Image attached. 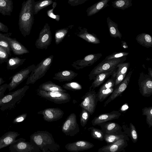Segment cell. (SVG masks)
Segmentation results:
<instances>
[{
  "label": "cell",
  "mask_w": 152,
  "mask_h": 152,
  "mask_svg": "<svg viewBox=\"0 0 152 152\" xmlns=\"http://www.w3.org/2000/svg\"><path fill=\"white\" fill-rule=\"evenodd\" d=\"M56 1L53 2L52 8L47 10V14L49 17L57 21H58L60 20V15H55L53 13V10L56 7Z\"/></svg>",
  "instance_id": "42"
},
{
  "label": "cell",
  "mask_w": 152,
  "mask_h": 152,
  "mask_svg": "<svg viewBox=\"0 0 152 152\" xmlns=\"http://www.w3.org/2000/svg\"><path fill=\"white\" fill-rule=\"evenodd\" d=\"M132 0H116L112 1L113 7L124 10L132 5Z\"/></svg>",
  "instance_id": "31"
},
{
  "label": "cell",
  "mask_w": 152,
  "mask_h": 152,
  "mask_svg": "<svg viewBox=\"0 0 152 152\" xmlns=\"http://www.w3.org/2000/svg\"><path fill=\"white\" fill-rule=\"evenodd\" d=\"M129 66V62H123L117 64L114 72L115 77L121 74H127Z\"/></svg>",
  "instance_id": "34"
},
{
  "label": "cell",
  "mask_w": 152,
  "mask_h": 152,
  "mask_svg": "<svg viewBox=\"0 0 152 152\" xmlns=\"http://www.w3.org/2000/svg\"><path fill=\"white\" fill-rule=\"evenodd\" d=\"M34 0L24 1L19 14L18 26L21 34L24 37L30 34L34 23Z\"/></svg>",
  "instance_id": "1"
},
{
  "label": "cell",
  "mask_w": 152,
  "mask_h": 152,
  "mask_svg": "<svg viewBox=\"0 0 152 152\" xmlns=\"http://www.w3.org/2000/svg\"><path fill=\"white\" fill-rule=\"evenodd\" d=\"M127 145L125 138L121 139L113 143L103 146L99 149L98 152H121Z\"/></svg>",
  "instance_id": "15"
},
{
  "label": "cell",
  "mask_w": 152,
  "mask_h": 152,
  "mask_svg": "<svg viewBox=\"0 0 152 152\" xmlns=\"http://www.w3.org/2000/svg\"><path fill=\"white\" fill-rule=\"evenodd\" d=\"M121 115V114L120 112L115 110L101 114L94 118L91 121L92 124L93 126L99 125L103 123L118 119Z\"/></svg>",
  "instance_id": "14"
},
{
  "label": "cell",
  "mask_w": 152,
  "mask_h": 152,
  "mask_svg": "<svg viewBox=\"0 0 152 152\" xmlns=\"http://www.w3.org/2000/svg\"><path fill=\"white\" fill-rule=\"evenodd\" d=\"M4 81L3 79L2 78L0 77V86H1V84L4 83Z\"/></svg>",
  "instance_id": "55"
},
{
  "label": "cell",
  "mask_w": 152,
  "mask_h": 152,
  "mask_svg": "<svg viewBox=\"0 0 152 152\" xmlns=\"http://www.w3.org/2000/svg\"><path fill=\"white\" fill-rule=\"evenodd\" d=\"M101 53L91 54L86 56L82 59L74 62L71 65L77 70L91 66L102 56Z\"/></svg>",
  "instance_id": "11"
},
{
  "label": "cell",
  "mask_w": 152,
  "mask_h": 152,
  "mask_svg": "<svg viewBox=\"0 0 152 152\" xmlns=\"http://www.w3.org/2000/svg\"><path fill=\"white\" fill-rule=\"evenodd\" d=\"M9 56L7 50L0 46V64L7 62Z\"/></svg>",
  "instance_id": "43"
},
{
  "label": "cell",
  "mask_w": 152,
  "mask_h": 152,
  "mask_svg": "<svg viewBox=\"0 0 152 152\" xmlns=\"http://www.w3.org/2000/svg\"><path fill=\"white\" fill-rule=\"evenodd\" d=\"M75 129H78L77 121L76 115L74 113H71L67 117L63 124L62 130L63 132H68Z\"/></svg>",
  "instance_id": "23"
},
{
  "label": "cell",
  "mask_w": 152,
  "mask_h": 152,
  "mask_svg": "<svg viewBox=\"0 0 152 152\" xmlns=\"http://www.w3.org/2000/svg\"><path fill=\"white\" fill-rule=\"evenodd\" d=\"M0 46L5 49L10 56H11L10 47L9 42L2 37H0Z\"/></svg>",
  "instance_id": "45"
},
{
  "label": "cell",
  "mask_w": 152,
  "mask_h": 152,
  "mask_svg": "<svg viewBox=\"0 0 152 152\" xmlns=\"http://www.w3.org/2000/svg\"><path fill=\"white\" fill-rule=\"evenodd\" d=\"M52 0H40L37 1H34V15H36L39 12L44 8L53 4Z\"/></svg>",
  "instance_id": "32"
},
{
  "label": "cell",
  "mask_w": 152,
  "mask_h": 152,
  "mask_svg": "<svg viewBox=\"0 0 152 152\" xmlns=\"http://www.w3.org/2000/svg\"><path fill=\"white\" fill-rule=\"evenodd\" d=\"M121 43V46L123 48L126 49L128 48V46L126 42L124 41H122Z\"/></svg>",
  "instance_id": "53"
},
{
  "label": "cell",
  "mask_w": 152,
  "mask_h": 152,
  "mask_svg": "<svg viewBox=\"0 0 152 152\" xmlns=\"http://www.w3.org/2000/svg\"><path fill=\"white\" fill-rule=\"evenodd\" d=\"M110 0H101L88 8L86 10L87 16H92L109 6L108 3Z\"/></svg>",
  "instance_id": "22"
},
{
  "label": "cell",
  "mask_w": 152,
  "mask_h": 152,
  "mask_svg": "<svg viewBox=\"0 0 152 152\" xmlns=\"http://www.w3.org/2000/svg\"><path fill=\"white\" fill-rule=\"evenodd\" d=\"M88 130H91V136L93 138L101 141L104 140V134L101 130L93 127L89 128Z\"/></svg>",
  "instance_id": "36"
},
{
  "label": "cell",
  "mask_w": 152,
  "mask_h": 152,
  "mask_svg": "<svg viewBox=\"0 0 152 152\" xmlns=\"http://www.w3.org/2000/svg\"><path fill=\"white\" fill-rule=\"evenodd\" d=\"M114 87L110 88L99 89L97 93L98 101L101 102L110 95L115 89Z\"/></svg>",
  "instance_id": "33"
},
{
  "label": "cell",
  "mask_w": 152,
  "mask_h": 152,
  "mask_svg": "<svg viewBox=\"0 0 152 152\" xmlns=\"http://www.w3.org/2000/svg\"><path fill=\"white\" fill-rule=\"evenodd\" d=\"M116 68L112 70L101 73L97 75L94 79L93 82L90 87L89 91L93 90L95 88L99 87L108 78L113 74Z\"/></svg>",
  "instance_id": "21"
},
{
  "label": "cell",
  "mask_w": 152,
  "mask_h": 152,
  "mask_svg": "<svg viewBox=\"0 0 152 152\" xmlns=\"http://www.w3.org/2000/svg\"><path fill=\"white\" fill-rule=\"evenodd\" d=\"M36 66L34 64L22 69L13 75L11 77V81L8 84L7 89L10 91L17 87L25 79L28 78L30 74Z\"/></svg>",
  "instance_id": "8"
},
{
  "label": "cell",
  "mask_w": 152,
  "mask_h": 152,
  "mask_svg": "<svg viewBox=\"0 0 152 152\" xmlns=\"http://www.w3.org/2000/svg\"><path fill=\"white\" fill-rule=\"evenodd\" d=\"M148 75H149L151 78H152V69L151 68H148Z\"/></svg>",
  "instance_id": "54"
},
{
  "label": "cell",
  "mask_w": 152,
  "mask_h": 152,
  "mask_svg": "<svg viewBox=\"0 0 152 152\" xmlns=\"http://www.w3.org/2000/svg\"><path fill=\"white\" fill-rule=\"evenodd\" d=\"M27 116L26 113H23L16 117L13 120L12 123L17 124L23 121L26 118Z\"/></svg>",
  "instance_id": "46"
},
{
  "label": "cell",
  "mask_w": 152,
  "mask_h": 152,
  "mask_svg": "<svg viewBox=\"0 0 152 152\" xmlns=\"http://www.w3.org/2000/svg\"><path fill=\"white\" fill-rule=\"evenodd\" d=\"M78 75V74L70 70L58 72L54 74L53 78L60 82L70 81Z\"/></svg>",
  "instance_id": "20"
},
{
  "label": "cell",
  "mask_w": 152,
  "mask_h": 152,
  "mask_svg": "<svg viewBox=\"0 0 152 152\" xmlns=\"http://www.w3.org/2000/svg\"><path fill=\"white\" fill-rule=\"evenodd\" d=\"M9 28L8 27L0 21V31L8 33Z\"/></svg>",
  "instance_id": "50"
},
{
  "label": "cell",
  "mask_w": 152,
  "mask_h": 152,
  "mask_svg": "<svg viewBox=\"0 0 152 152\" xmlns=\"http://www.w3.org/2000/svg\"><path fill=\"white\" fill-rule=\"evenodd\" d=\"M102 131L104 134H120L122 127L118 124L111 121L106 122L99 124Z\"/></svg>",
  "instance_id": "18"
},
{
  "label": "cell",
  "mask_w": 152,
  "mask_h": 152,
  "mask_svg": "<svg viewBox=\"0 0 152 152\" xmlns=\"http://www.w3.org/2000/svg\"><path fill=\"white\" fill-rule=\"evenodd\" d=\"M38 89L41 90L48 92H66V91L61 86L50 81H47L41 84L39 86Z\"/></svg>",
  "instance_id": "24"
},
{
  "label": "cell",
  "mask_w": 152,
  "mask_h": 152,
  "mask_svg": "<svg viewBox=\"0 0 152 152\" xmlns=\"http://www.w3.org/2000/svg\"><path fill=\"white\" fill-rule=\"evenodd\" d=\"M129 127L131 139L134 143H136L137 141L138 138V135L136 128L132 123L129 124Z\"/></svg>",
  "instance_id": "44"
},
{
  "label": "cell",
  "mask_w": 152,
  "mask_h": 152,
  "mask_svg": "<svg viewBox=\"0 0 152 152\" xmlns=\"http://www.w3.org/2000/svg\"><path fill=\"white\" fill-rule=\"evenodd\" d=\"M71 146L70 151H82L89 149L92 148L94 145L91 142L84 141H79L72 144Z\"/></svg>",
  "instance_id": "29"
},
{
  "label": "cell",
  "mask_w": 152,
  "mask_h": 152,
  "mask_svg": "<svg viewBox=\"0 0 152 152\" xmlns=\"http://www.w3.org/2000/svg\"><path fill=\"white\" fill-rule=\"evenodd\" d=\"M126 59V57H123L106 61L103 60L95 66L88 75L90 80H94L98 75L107 72L115 68L119 64L124 62Z\"/></svg>",
  "instance_id": "4"
},
{
  "label": "cell",
  "mask_w": 152,
  "mask_h": 152,
  "mask_svg": "<svg viewBox=\"0 0 152 152\" xmlns=\"http://www.w3.org/2000/svg\"><path fill=\"white\" fill-rule=\"evenodd\" d=\"M20 134L15 131H10L0 137V150L10 145Z\"/></svg>",
  "instance_id": "19"
},
{
  "label": "cell",
  "mask_w": 152,
  "mask_h": 152,
  "mask_svg": "<svg viewBox=\"0 0 152 152\" xmlns=\"http://www.w3.org/2000/svg\"><path fill=\"white\" fill-rule=\"evenodd\" d=\"M29 86L25 85L22 88L11 92L0 99V110L4 111L14 108L25 95Z\"/></svg>",
  "instance_id": "2"
},
{
  "label": "cell",
  "mask_w": 152,
  "mask_h": 152,
  "mask_svg": "<svg viewBox=\"0 0 152 152\" xmlns=\"http://www.w3.org/2000/svg\"><path fill=\"white\" fill-rule=\"evenodd\" d=\"M73 26V25H71L67 27L60 28L55 31V39L56 44L58 45L62 41L69 31Z\"/></svg>",
  "instance_id": "28"
},
{
  "label": "cell",
  "mask_w": 152,
  "mask_h": 152,
  "mask_svg": "<svg viewBox=\"0 0 152 152\" xmlns=\"http://www.w3.org/2000/svg\"><path fill=\"white\" fill-rule=\"evenodd\" d=\"M107 22L110 35L113 38L121 39L122 35L118 28V24L113 21L109 17L107 18Z\"/></svg>",
  "instance_id": "25"
},
{
  "label": "cell",
  "mask_w": 152,
  "mask_h": 152,
  "mask_svg": "<svg viewBox=\"0 0 152 152\" xmlns=\"http://www.w3.org/2000/svg\"><path fill=\"white\" fill-rule=\"evenodd\" d=\"M90 115V113L88 111L82 108L80 114V121L81 125L82 126H84L87 123Z\"/></svg>",
  "instance_id": "39"
},
{
  "label": "cell",
  "mask_w": 152,
  "mask_h": 152,
  "mask_svg": "<svg viewBox=\"0 0 152 152\" xmlns=\"http://www.w3.org/2000/svg\"><path fill=\"white\" fill-rule=\"evenodd\" d=\"M125 138L124 135L121 134H104V140L108 145L113 143L118 140Z\"/></svg>",
  "instance_id": "35"
},
{
  "label": "cell",
  "mask_w": 152,
  "mask_h": 152,
  "mask_svg": "<svg viewBox=\"0 0 152 152\" xmlns=\"http://www.w3.org/2000/svg\"><path fill=\"white\" fill-rule=\"evenodd\" d=\"M25 141L22 138L16 140L9 145L10 152H34L33 143Z\"/></svg>",
  "instance_id": "10"
},
{
  "label": "cell",
  "mask_w": 152,
  "mask_h": 152,
  "mask_svg": "<svg viewBox=\"0 0 152 152\" xmlns=\"http://www.w3.org/2000/svg\"><path fill=\"white\" fill-rule=\"evenodd\" d=\"M8 84H5L0 86V99L4 95V93L7 88Z\"/></svg>",
  "instance_id": "49"
},
{
  "label": "cell",
  "mask_w": 152,
  "mask_h": 152,
  "mask_svg": "<svg viewBox=\"0 0 152 152\" xmlns=\"http://www.w3.org/2000/svg\"><path fill=\"white\" fill-rule=\"evenodd\" d=\"M129 54V52H114L111 54L107 56L103 60L106 61L110 59L118 58L123 57H126Z\"/></svg>",
  "instance_id": "40"
},
{
  "label": "cell",
  "mask_w": 152,
  "mask_h": 152,
  "mask_svg": "<svg viewBox=\"0 0 152 152\" xmlns=\"http://www.w3.org/2000/svg\"><path fill=\"white\" fill-rule=\"evenodd\" d=\"M75 34L77 36L89 43L97 44L100 43L96 35L89 33L88 29L86 28L79 26Z\"/></svg>",
  "instance_id": "17"
},
{
  "label": "cell",
  "mask_w": 152,
  "mask_h": 152,
  "mask_svg": "<svg viewBox=\"0 0 152 152\" xmlns=\"http://www.w3.org/2000/svg\"><path fill=\"white\" fill-rule=\"evenodd\" d=\"M134 70H130L126 75L124 79L114 89L108 99L104 102V107H105L110 102L120 96L126 88Z\"/></svg>",
  "instance_id": "12"
},
{
  "label": "cell",
  "mask_w": 152,
  "mask_h": 152,
  "mask_svg": "<svg viewBox=\"0 0 152 152\" xmlns=\"http://www.w3.org/2000/svg\"><path fill=\"white\" fill-rule=\"evenodd\" d=\"M9 43L11 50L15 55H21L29 52L27 48L18 41L15 38L2 37Z\"/></svg>",
  "instance_id": "16"
},
{
  "label": "cell",
  "mask_w": 152,
  "mask_h": 152,
  "mask_svg": "<svg viewBox=\"0 0 152 152\" xmlns=\"http://www.w3.org/2000/svg\"><path fill=\"white\" fill-rule=\"evenodd\" d=\"M36 93L37 95L41 97L57 104L66 103L69 102L71 99L70 95L66 92H48L38 88Z\"/></svg>",
  "instance_id": "5"
},
{
  "label": "cell",
  "mask_w": 152,
  "mask_h": 152,
  "mask_svg": "<svg viewBox=\"0 0 152 152\" xmlns=\"http://www.w3.org/2000/svg\"><path fill=\"white\" fill-rule=\"evenodd\" d=\"M127 74H121L116 77L114 87L115 88L122 82L124 79Z\"/></svg>",
  "instance_id": "47"
},
{
  "label": "cell",
  "mask_w": 152,
  "mask_h": 152,
  "mask_svg": "<svg viewBox=\"0 0 152 152\" xmlns=\"http://www.w3.org/2000/svg\"><path fill=\"white\" fill-rule=\"evenodd\" d=\"M142 115L146 116V122L149 128L152 126V106L142 109Z\"/></svg>",
  "instance_id": "37"
},
{
  "label": "cell",
  "mask_w": 152,
  "mask_h": 152,
  "mask_svg": "<svg viewBox=\"0 0 152 152\" xmlns=\"http://www.w3.org/2000/svg\"><path fill=\"white\" fill-rule=\"evenodd\" d=\"M54 56L51 55L43 59L32 70L28 77L26 84H34L42 77L51 66Z\"/></svg>",
  "instance_id": "3"
},
{
  "label": "cell",
  "mask_w": 152,
  "mask_h": 152,
  "mask_svg": "<svg viewBox=\"0 0 152 152\" xmlns=\"http://www.w3.org/2000/svg\"><path fill=\"white\" fill-rule=\"evenodd\" d=\"M139 90L142 95L149 97L152 94V78L148 74L142 72L138 81Z\"/></svg>",
  "instance_id": "9"
},
{
  "label": "cell",
  "mask_w": 152,
  "mask_h": 152,
  "mask_svg": "<svg viewBox=\"0 0 152 152\" xmlns=\"http://www.w3.org/2000/svg\"><path fill=\"white\" fill-rule=\"evenodd\" d=\"M62 88L65 89L75 91L81 90L82 86L77 82H72L66 83L63 85Z\"/></svg>",
  "instance_id": "38"
},
{
  "label": "cell",
  "mask_w": 152,
  "mask_h": 152,
  "mask_svg": "<svg viewBox=\"0 0 152 152\" xmlns=\"http://www.w3.org/2000/svg\"><path fill=\"white\" fill-rule=\"evenodd\" d=\"M13 8L12 0H0V13L2 15L10 16Z\"/></svg>",
  "instance_id": "27"
},
{
  "label": "cell",
  "mask_w": 152,
  "mask_h": 152,
  "mask_svg": "<svg viewBox=\"0 0 152 152\" xmlns=\"http://www.w3.org/2000/svg\"><path fill=\"white\" fill-rule=\"evenodd\" d=\"M11 33H7L5 34H2L0 33V37H10L12 34Z\"/></svg>",
  "instance_id": "52"
},
{
  "label": "cell",
  "mask_w": 152,
  "mask_h": 152,
  "mask_svg": "<svg viewBox=\"0 0 152 152\" xmlns=\"http://www.w3.org/2000/svg\"><path fill=\"white\" fill-rule=\"evenodd\" d=\"M52 34L50 26L46 23L39 33L36 40L35 46L37 48L42 50H46L51 43Z\"/></svg>",
  "instance_id": "7"
},
{
  "label": "cell",
  "mask_w": 152,
  "mask_h": 152,
  "mask_svg": "<svg viewBox=\"0 0 152 152\" xmlns=\"http://www.w3.org/2000/svg\"><path fill=\"white\" fill-rule=\"evenodd\" d=\"M37 113L42 115L44 120L52 122L61 118L64 113L63 110L58 108H48L39 111Z\"/></svg>",
  "instance_id": "13"
},
{
  "label": "cell",
  "mask_w": 152,
  "mask_h": 152,
  "mask_svg": "<svg viewBox=\"0 0 152 152\" xmlns=\"http://www.w3.org/2000/svg\"><path fill=\"white\" fill-rule=\"evenodd\" d=\"M82 100L79 104L82 108L92 115L95 112L98 100L95 90L88 91L81 98Z\"/></svg>",
  "instance_id": "6"
},
{
  "label": "cell",
  "mask_w": 152,
  "mask_h": 152,
  "mask_svg": "<svg viewBox=\"0 0 152 152\" xmlns=\"http://www.w3.org/2000/svg\"><path fill=\"white\" fill-rule=\"evenodd\" d=\"M88 0H69L68 3L72 6L82 4Z\"/></svg>",
  "instance_id": "48"
},
{
  "label": "cell",
  "mask_w": 152,
  "mask_h": 152,
  "mask_svg": "<svg viewBox=\"0 0 152 152\" xmlns=\"http://www.w3.org/2000/svg\"><path fill=\"white\" fill-rule=\"evenodd\" d=\"M135 39L137 42L142 46L147 48L152 47V37L148 34H140L136 36Z\"/></svg>",
  "instance_id": "26"
},
{
  "label": "cell",
  "mask_w": 152,
  "mask_h": 152,
  "mask_svg": "<svg viewBox=\"0 0 152 152\" xmlns=\"http://www.w3.org/2000/svg\"><path fill=\"white\" fill-rule=\"evenodd\" d=\"M26 58L21 59L18 57H11L7 61V68L8 70H14L22 65Z\"/></svg>",
  "instance_id": "30"
},
{
  "label": "cell",
  "mask_w": 152,
  "mask_h": 152,
  "mask_svg": "<svg viewBox=\"0 0 152 152\" xmlns=\"http://www.w3.org/2000/svg\"><path fill=\"white\" fill-rule=\"evenodd\" d=\"M129 108L128 104L126 103L122 105L120 108L122 112H124L127 110Z\"/></svg>",
  "instance_id": "51"
},
{
  "label": "cell",
  "mask_w": 152,
  "mask_h": 152,
  "mask_svg": "<svg viewBox=\"0 0 152 152\" xmlns=\"http://www.w3.org/2000/svg\"><path fill=\"white\" fill-rule=\"evenodd\" d=\"M114 72L111 75V77L101 86L99 89L107 88L114 87L116 78Z\"/></svg>",
  "instance_id": "41"
}]
</instances>
